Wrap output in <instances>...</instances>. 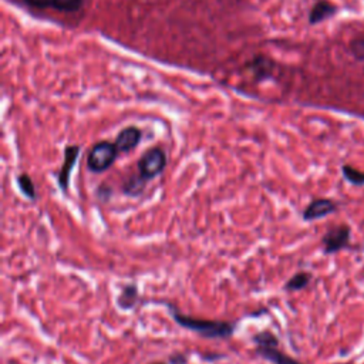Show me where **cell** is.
<instances>
[{
    "label": "cell",
    "instance_id": "obj_20",
    "mask_svg": "<svg viewBox=\"0 0 364 364\" xmlns=\"http://www.w3.org/2000/svg\"><path fill=\"white\" fill-rule=\"evenodd\" d=\"M152 364H165V363H152Z\"/></svg>",
    "mask_w": 364,
    "mask_h": 364
},
{
    "label": "cell",
    "instance_id": "obj_8",
    "mask_svg": "<svg viewBox=\"0 0 364 364\" xmlns=\"http://www.w3.org/2000/svg\"><path fill=\"white\" fill-rule=\"evenodd\" d=\"M36 9H53L63 13H74L82 7L84 0H23Z\"/></svg>",
    "mask_w": 364,
    "mask_h": 364
},
{
    "label": "cell",
    "instance_id": "obj_16",
    "mask_svg": "<svg viewBox=\"0 0 364 364\" xmlns=\"http://www.w3.org/2000/svg\"><path fill=\"white\" fill-rule=\"evenodd\" d=\"M341 172H343L344 179L348 181L350 183L357 185V186H363L364 185V172L353 168L351 165H343Z\"/></svg>",
    "mask_w": 364,
    "mask_h": 364
},
{
    "label": "cell",
    "instance_id": "obj_1",
    "mask_svg": "<svg viewBox=\"0 0 364 364\" xmlns=\"http://www.w3.org/2000/svg\"><path fill=\"white\" fill-rule=\"evenodd\" d=\"M169 309V313L173 318V321L181 326L182 328H186L189 331H193L205 338H220L226 340L232 337V334L236 330V324L232 321L225 320H210V318H199L188 316L176 309L172 303H165Z\"/></svg>",
    "mask_w": 364,
    "mask_h": 364
},
{
    "label": "cell",
    "instance_id": "obj_6",
    "mask_svg": "<svg viewBox=\"0 0 364 364\" xmlns=\"http://www.w3.org/2000/svg\"><path fill=\"white\" fill-rule=\"evenodd\" d=\"M337 210V203L328 198H317L313 199L303 210L301 218L306 222H313L321 218H326Z\"/></svg>",
    "mask_w": 364,
    "mask_h": 364
},
{
    "label": "cell",
    "instance_id": "obj_5",
    "mask_svg": "<svg viewBox=\"0 0 364 364\" xmlns=\"http://www.w3.org/2000/svg\"><path fill=\"white\" fill-rule=\"evenodd\" d=\"M80 156V146L78 145H67L64 148V161L63 165L57 173V183L63 193H67L68 185H70V176L71 172L77 164V159Z\"/></svg>",
    "mask_w": 364,
    "mask_h": 364
},
{
    "label": "cell",
    "instance_id": "obj_15",
    "mask_svg": "<svg viewBox=\"0 0 364 364\" xmlns=\"http://www.w3.org/2000/svg\"><path fill=\"white\" fill-rule=\"evenodd\" d=\"M252 341L255 346H279L277 336L269 330H262L255 333L252 336Z\"/></svg>",
    "mask_w": 364,
    "mask_h": 364
},
{
    "label": "cell",
    "instance_id": "obj_2",
    "mask_svg": "<svg viewBox=\"0 0 364 364\" xmlns=\"http://www.w3.org/2000/svg\"><path fill=\"white\" fill-rule=\"evenodd\" d=\"M118 154L119 151L117 149L114 142L100 141L94 144L87 154L88 171H91L92 173H102L108 171L114 165Z\"/></svg>",
    "mask_w": 364,
    "mask_h": 364
},
{
    "label": "cell",
    "instance_id": "obj_10",
    "mask_svg": "<svg viewBox=\"0 0 364 364\" xmlns=\"http://www.w3.org/2000/svg\"><path fill=\"white\" fill-rule=\"evenodd\" d=\"M337 11V7L334 4H331L330 1L327 0H320L317 1L310 13H309V23L310 24H317V23H321L323 20L331 17L334 13Z\"/></svg>",
    "mask_w": 364,
    "mask_h": 364
},
{
    "label": "cell",
    "instance_id": "obj_9",
    "mask_svg": "<svg viewBox=\"0 0 364 364\" xmlns=\"http://www.w3.org/2000/svg\"><path fill=\"white\" fill-rule=\"evenodd\" d=\"M255 353L260 358H263L272 364H301L296 358H293L289 354H286L284 351L279 350L277 346H256Z\"/></svg>",
    "mask_w": 364,
    "mask_h": 364
},
{
    "label": "cell",
    "instance_id": "obj_13",
    "mask_svg": "<svg viewBox=\"0 0 364 364\" xmlns=\"http://www.w3.org/2000/svg\"><path fill=\"white\" fill-rule=\"evenodd\" d=\"M311 282V273L309 272H297L294 273L283 286V290L286 291H299L309 286Z\"/></svg>",
    "mask_w": 364,
    "mask_h": 364
},
{
    "label": "cell",
    "instance_id": "obj_4",
    "mask_svg": "<svg viewBox=\"0 0 364 364\" xmlns=\"http://www.w3.org/2000/svg\"><path fill=\"white\" fill-rule=\"evenodd\" d=\"M350 237H351V229L348 225L341 223V225L331 226L330 229H327V232L321 237L324 253L333 255L348 247Z\"/></svg>",
    "mask_w": 364,
    "mask_h": 364
},
{
    "label": "cell",
    "instance_id": "obj_7",
    "mask_svg": "<svg viewBox=\"0 0 364 364\" xmlns=\"http://www.w3.org/2000/svg\"><path fill=\"white\" fill-rule=\"evenodd\" d=\"M141 139H142V131L138 127L129 125V127L122 128L117 134L114 144H115V146L119 152L128 154V152L134 151L138 146Z\"/></svg>",
    "mask_w": 364,
    "mask_h": 364
},
{
    "label": "cell",
    "instance_id": "obj_18",
    "mask_svg": "<svg viewBox=\"0 0 364 364\" xmlns=\"http://www.w3.org/2000/svg\"><path fill=\"white\" fill-rule=\"evenodd\" d=\"M95 195L101 202H108L112 196V188L107 183H100L95 191Z\"/></svg>",
    "mask_w": 364,
    "mask_h": 364
},
{
    "label": "cell",
    "instance_id": "obj_12",
    "mask_svg": "<svg viewBox=\"0 0 364 364\" xmlns=\"http://www.w3.org/2000/svg\"><path fill=\"white\" fill-rule=\"evenodd\" d=\"M146 179H144L139 173L138 175H131L127 178L122 185H121V192L128 196V198H138L144 193L145 186H146Z\"/></svg>",
    "mask_w": 364,
    "mask_h": 364
},
{
    "label": "cell",
    "instance_id": "obj_14",
    "mask_svg": "<svg viewBox=\"0 0 364 364\" xmlns=\"http://www.w3.org/2000/svg\"><path fill=\"white\" fill-rule=\"evenodd\" d=\"M16 182H17V186L20 189V192L30 200H36L38 198V193L36 191V186H34V182L31 181L30 175L23 172V173H18L17 178H16Z\"/></svg>",
    "mask_w": 364,
    "mask_h": 364
},
{
    "label": "cell",
    "instance_id": "obj_11",
    "mask_svg": "<svg viewBox=\"0 0 364 364\" xmlns=\"http://www.w3.org/2000/svg\"><path fill=\"white\" fill-rule=\"evenodd\" d=\"M138 286L135 283H128L122 287L121 293L117 297V306L122 310H131L135 307L136 301H138Z\"/></svg>",
    "mask_w": 364,
    "mask_h": 364
},
{
    "label": "cell",
    "instance_id": "obj_17",
    "mask_svg": "<svg viewBox=\"0 0 364 364\" xmlns=\"http://www.w3.org/2000/svg\"><path fill=\"white\" fill-rule=\"evenodd\" d=\"M350 51L358 61H364V37L358 36L350 41Z\"/></svg>",
    "mask_w": 364,
    "mask_h": 364
},
{
    "label": "cell",
    "instance_id": "obj_19",
    "mask_svg": "<svg viewBox=\"0 0 364 364\" xmlns=\"http://www.w3.org/2000/svg\"><path fill=\"white\" fill-rule=\"evenodd\" d=\"M169 364H188V358L182 353H173L169 355Z\"/></svg>",
    "mask_w": 364,
    "mask_h": 364
},
{
    "label": "cell",
    "instance_id": "obj_3",
    "mask_svg": "<svg viewBox=\"0 0 364 364\" xmlns=\"http://www.w3.org/2000/svg\"><path fill=\"white\" fill-rule=\"evenodd\" d=\"M166 162H168V158L162 148H159V146L149 148L139 156V159L136 162L138 173L144 179L152 181L164 172Z\"/></svg>",
    "mask_w": 364,
    "mask_h": 364
}]
</instances>
